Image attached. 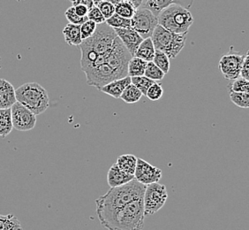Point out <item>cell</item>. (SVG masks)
Listing matches in <instances>:
<instances>
[{
	"label": "cell",
	"mask_w": 249,
	"mask_h": 230,
	"mask_svg": "<svg viewBox=\"0 0 249 230\" xmlns=\"http://www.w3.org/2000/svg\"><path fill=\"white\" fill-rule=\"evenodd\" d=\"M146 185L135 179L110 191L96 200V214L101 225L107 229L120 210L130 202L143 197Z\"/></svg>",
	"instance_id": "cell-1"
},
{
	"label": "cell",
	"mask_w": 249,
	"mask_h": 230,
	"mask_svg": "<svg viewBox=\"0 0 249 230\" xmlns=\"http://www.w3.org/2000/svg\"><path fill=\"white\" fill-rule=\"evenodd\" d=\"M16 100L27 107L35 115H39L48 109V92L37 82H27L15 90Z\"/></svg>",
	"instance_id": "cell-2"
},
{
	"label": "cell",
	"mask_w": 249,
	"mask_h": 230,
	"mask_svg": "<svg viewBox=\"0 0 249 230\" xmlns=\"http://www.w3.org/2000/svg\"><path fill=\"white\" fill-rule=\"evenodd\" d=\"M142 197L130 202L115 216L108 230H142L144 227Z\"/></svg>",
	"instance_id": "cell-3"
},
{
	"label": "cell",
	"mask_w": 249,
	"mask_h": 230,
	"mask_svg": "<svg viewBox=\"0 0 249 230\" xmlns=\"http://www.w3.org/2000/svg\"><path fill=\"white\" fill-rule=\"evenodd\" d=\"M158 25L173 33L188 32L194 23V17L189 10L180 5H171L160 12L158 16Z\"/></svg>",
	"instance_id": "cell-4"
},
{
	"label": "cell",
	"mask_w": 249,
	"mask_h": 230,
	"mask_svg": "<svg viewBox=\"0 0 249 230\" xmlns=\"http://www.w3.org/2000/svg\"><path fill=\"white\" fill-rule=\"evenodd\" d=\"M187 33H173L158 25L154 29L151 40L156 50L166 54L169 58H175L186 44Z\"/></svg>",
	"instance_id": "cell-5"
},
{
	"label": "cell",
	"mask_w": 249,
	"mask_h": 230,
	"mask_svg": "<svg viewBox=\"0 0 249 230\" xmlns=\"http://www.w3.org/2000/svg\"><path fill=\"white\" fill-rule=\"evenodd\" d=\"M117 37L114 29L105 22L96 25V31L90 38L82 40L81 44L102 55L110 52Z\"/></svg>",
	"instance_id": "cell-6"
},
{
	"label": "cell",
	"mask_w": 249,
	"mask_h": 230,
	"mask_svg": "<svg viewBox=\"0 0 249 230\" xmlns=\"http://www.w3.org/2000/svg\"><path fill=\"white\" fill-rule=\"evenodd\" d=\"M167 189L159 182H154L146 186L144 191V215H153L163 208L167 200Z\"/></svg>",
	"instance_id": "cell-7"
},
{
	"label": "cell",
	"mask_w": 249,
	"mask_h": 230,
	"mask_svg": "<svg viewBox=\"0 0 249 230\" xmlns=\"http://www.w3.org/2000/svg\"><path fill=\"white\" fill-rule=\"evenodd\" d=\"M131 54L124 47V44L117 37L110 52L106 53V63H107L118 75L119 78L127 76V67L131 59Z\"/></svg>",
	"instance_id": "cell-8"
},
{
	"label": "cell",
	"mask_w": 249,
	"mask_h": 230,
	"mask_svg": "<svg viewBox=\"0 0 249 230\" xmlns=\"http://www.w3.org/2000/svg\"><path fill=\"white\" fill-rule=\"evenodd\" d=\"M132 20V28L139 34L142 38H151L154 29L158 25V17L149 10L140 7L136 9Z\"/></svg>",
	"instance_id": "cell-9"
},
{
	"label": "cell",
	"mask_w": 249,
	"mask_h": 230,
	"mask_svg": "<svg viewBox=\"0 0 249 230\" xmlns=\"http://www.w3.org/2000/svg\"><path fill=\"white\" fill-rule=\"evenodd\" d=\"M83 72L86 75L87 84L89 86L96 87L97 90L114 80L120 79L117 73L107 63L87 68Z\"/></svg>",
	"instance_id": "cell-10"
},
{
	"label": "cell",
	"mask_w": 249,
	"mask_h": 230,
	"mask_svg": "<svg viewBox=\"0 0 249 230\" xmlns=\"http://www.w3.org/2000/svg\"><path fill=\"white\" fill-rule=\"evenodd\" d=\"M11 118L14 129L18 131L33 130L36 124V115L19 102H16L11 107Z\"/></svg>",
	"instance_id": "cell-11"
},
{
	"label": "cell",
	"mask_w": 249,
	"mask_h": 230,
	"mask_svg": "<svg viewBox=\"0 0 249 230\" xmlns=\"http://www.w3.org/2000/svg\"><path fill=\"white\" fill-rule=\"evenodd\" d=\"M245 55L230 53L221 58L218 68L225 79L233 81L239 78Z\"/></svg>",
	"instance_id": "cell-12"
},
{
	"label": "cell",
	"mask_w": 249,
	"mask_h": 230,
	"mask_svg": "<svg viewBox=\"0 0 249 230\" xmlns=\"http://www.w3.org/2000/svg\"><path fill=\"white\" fill-rule=\"evenodd\" d=\"M134 175L137 182L147 186L154 182H159L162 178V170L150 165L142 158H137Z\"/></svg>",
	"instance_id": "cell-13"
},
{
	"label": "cell",
	"mask_w": 249,
	"mask_h": 230,
	"mask_svg": "<svg viewBox=\"0 0 249 230\" xmlns=\"http://www.w3.org/2000/svg\"><path fill=\"white\" fill-rule=\"evenodd\" d=\"M118 38L124 44V47L129 52L132 57H134L140 44L143 39L133 28L127 29H113Z\"/></svg>",
	"instance_id": "cell-14"
},
{
	"label": "cell",
	"mask_w": 249,
	"mask_h": 230,
	"mask_svg": "<svg viewBox=\"0 0 249 230\" xmlns=\"http://www.w3.org/2000/svg\"><path fill=\"white\" fill-rule=\"evenodd\" d=\"M194 4V0H144L141 7L149 10L154 15L158 17L161 11L171 5H180L189 10Z\"/></svg>",
	"instance_id": "cell-15"
},
{
	"label": "cell",
	"mask_w": 249,
	"mask_h": 230,
	"mask_svg": "<svg viewBox=\"0 0 249 230\" xmlns=\"http://www.w3.org/2000/svg\"><path fill=\"white\" fill-rule=\"evenodd\" d=\"M14 85L5 79L0 78V109H8L16 103Z\"/></svg>",
	"instance_id": "cell-16"
},
{
	"label": "cell",
	"mask_w": 249,
	"mask_h": 230,
	"mask_svg": "<svg viewBox=\"0 0 249 230\" xmlns=\"http://www.w3.org/2000/svg\"><path fill=\"white\" fill-rule=\"evenodd\" d=\"M134 179V175L122 171L116 163L110 167L107 173V182L110 188L120 187Z\"/></svg>",
	"instance_id": "cell-17"
},
{
	"label": "cell",
	"mask_w": 249,
	"mask_h": 230,
	"mask_svg": "<svg viewBox=\"0 0 249 230\" xmlns=\"http://www.w3.org/2000/svg\"><path fill=\"white\" fill-rule=\"evenodd\" d=\"M130 83H131V77H125L110 82V83L106 84V86L102 87L98 91L118 99L120 98L122 92L124 91L127 85H129Z\"/></svg>",
	"instance_id": "cell-18"
},
{
	"label": "cell",
	"mask_w": 249,
	"mask_h": 230,
	"mask_svg": "<svg viewBox=\"0 0 249 230\" xmlns=\"http://www.w3.org/2000/svg\"><path fill=\"white\" fill-rule=\"evenodd\" d=\"M63 36L65 42L70 46H79L82 42L80 25L68 24L63 29Z\"/></svg>",
	"instance_id": "cell-19"
},
{
	"label": "cell",
	"mask_w": 249,
	"mask_h": 230,
	"mask_svg": "<svg viewBox=\"0 0 249 230\" xmlns=\"http://www.w3.org/2000/svg\"><path fill=\"white\" fill-rule=\"evenodd\" d=\"M155 52H156V49L154 46L153 42L151 40V38H149L142 40L134 56L140 58L147 62H149L153 60Z\"/></svg>",
	"instance_id": "cell-20"
},
{
	"label": "cell",
	"mask_w": 249,
	"mask_h": 230,
	"mask_svg": "<svg viewBox=\"0 0 249 230\" xmlns=\"http://www.w3.org/2000/svg\"><path fill=\"white\" fill-rule=\"evenodd\" d=\"M136 163H137V158L133 154L121 155L118 158L117 162H116L120 169L126 173L132 174V175L134 174Z\"/></svg>",
	"instance_id": "cell-21"
},
{
	"label": "cell",
	"mask_w": 249,
	"mask_h": 230,
	"mask_svg": "<svg viewBox=\"0 0 249 230\" xmlns=\"http://www.w3.org/2000/svg\"><path fill=\"white\" fill-rule=\"evenodd\" d=\"M146 65H147V61H145L140 58L135 57V56L131 58L128 62V67H127V76L129 77L144 76Z\"/></svg>",
	"instance_id": "cell-22"
},
{
	"label": "cell",
	"mask_w": 249,
	"mask_h": 230,
	"mask_svg": "<svg viewBox=\"0 0 249 230\" xmlns=\"http://www.w3.org/2000/svg\"><path fill=\"white\" fill-rule=\"evenodd\" d=\"M14 129L11 118V108L0 109V136L6 137Z\"/></svg>",
	"instance_id": "cell-23"
},
{
	"label": "cell",
	"mask_w": 249,
	"mask_h": 230,
	"mask_svg": "<svg viewBox=\"0 0 249 230\" xmlns=\"http://www.w3.org/2000/svg\"><path fill=\"white\" fill-rule=\"evenodd\" d=\"M142 96V93L134 86V84L130 83L129 85H127L124 91L122 92L120 98L126 104H134L140 101Z\"/></svg>",
	"instance_id": "cell-24"
},
{
	"label": "cell",
	"mask_w": 249,
	"mask_h": 230,
	"mask_svg": "<svg viewBox=\"0 0 249 230\" xmlns=\"http://www.w3.org/2000/svg\"><path fill=\"white\" fill-rule=\"evenodd\" d=\"M0 230H22L17 217L14 214L0 215Z\"/></svg>",
	"instance_id": "cell-25"
},
{
	"label": "cell",
	"mask_w": 249,
	"mask_h": 230,
	"mask_svg": "<svg viewBox=\"0 0 249 230\" xmlns=\"http://www.w3.org/2000/svg\"><path fill=\"white\" fill-rule=\"evenodd\" d=\"M106 23L112 29H127L132 28V20L121 17L117 14H114L109 19H106Z\"/></svg>",
	"instance_id": "cell-26"
},
{
	"label": "cell",
	"mask_w": 249,
	"mask_h": 230,
	"mask_svg": "<svg viewBox=\"0 0 249 230\" xmlns=\"http://www.w3.org/2000/svg\"><path fill=\"white\" fill-rule=\"evenodd\" d=\"M164 75L165 74L159 67H157L152 61L147 62L146 68L144 71V77L149 78L154 82H158L163 80Z\"/></svg>",
	"instance_id": "cell-27"
},
{
	"label": "cell",
	"mask_w": 249,
	"mask_h": 230,
	"mask_svg": "<svg viewBox=\"0 0 249 230\" xmlns=\"http://www.w3.org/2000/svg\"><path fill=\"white\" fill-rule=\"evenodd\" d=\"M152 62L159 67L164 74H167L170 71V58H168L166 54L156 50L155 55H154L153 60Z\"/></svg>",
	"instance_id": "cell-28"
},
{
	"label": "cell",
	"mask_w": 249,
	"mask_h": 230,
	"mask_svg": "<svg viewBox=\"0 0 249 230\" xmlns=\"http://www.w3.org/2000/svg\"><path fill=\"white\" fill-rule=\"evenodd\" d=\"M136 9L128 2L122 0L115 5V14L126 19H132Z\"/></svg>",
	"instance_id": "cell-29"
},
{
	"label": "cell",
	"mask_w": 249,
	"mask_h": 230,
	"mask_svg": "<svg viewBox=\"0 0 249 230\" xmlns=\"http://www.w3.org/2000/svg\"><path fill=\"white\" fill-rule=\"evenodd\" d=\"M154 82H155L154 81L144 76L131 77V83L134 84V86L136 87L144 96L146 95L148 89L151 84H153Z\"/></svg>",
	"instance_id": "cell-30"
},
{
	"label": "cell",
	"mask_w": 249,
	"mask_h": 230,
	"mask_svg": "<svg viewBox=\"0 0 249 230\" xmlns=\"http://www.w3.org/2000/svg\"><path fill=\"white\" fill-rule=\"evenodd\" d=\"M229 92H242V93H249V82L242 77H239L232 81L228 86Z\"/></svg>",
	"instance_id": "cell-31"
},
{
	"label": "cell",
	"mask_w": 249,
	"mask_h": 230,
	"mask_svg": "<svg viewBox=\"0 0 249 230\" xmlns=\"http://www.w3.org/2000/svg\"><path fill=\"white\" fill-rule=\"evenodd\" d=\"M230 98L235 106H239L240 108H249V94L242 92H230Z\"/></svg>",
	"instance_id": "cell-32"
},
{
	"label": "cell",
	"mask_w": 249,
	"mask_h": 230,
	"mask_svg": "<svg viewBox=\"0 0 249 230\" xmlns=\"http://www.w3.org/2000/svg\"><path fill=\"white\" fill-rule=\"evenodd\" d=\"M163 94V87L161 85V83L158 82H154L153 84H151L145 96L149 98V100L158 101L162 97Z\"/></svg>",
	"instance_id": "cell-33"
},
{
	"label": "cell",
	"mask_w": 249,
	"mask_h": 230,
	"mask_svg": "<svg viewBox=\"0 0 249 230\" xmlns=\"http://www.w3.org/2000/svg\"><path fill=\"white\" fill-rule=\"evenodd\" d=\"M96 25L94 21L88 19L85 22H83L80 28H81V36L82 40L90 38L94 32L96 31Z\"/></svg>",
	"instance_id": "cell-34"
},
{
	"label": "cell",
	"mask_w": 249,
	"mask_h": 230,
	"mask_svg": "<svg viewBox=\"0 0 249 230\" xmlns=\"http://www.w3.org/2000/svg\"><path fill=\"white\" fill-rule=\"evenodd\" d=\"M96 6L98 7V9L100 10L102 15L106 19H109L110 17L115 14V5H112L111 3L106 1V0L98 3Z\"/></svg>",
	"instance_id": "cell-35"
},
{
	"label": "cell",
	"mask_w": 249,
	"mask_h": 230,
	"mask_svg": "<svg viewBox=\"0 0 249 230\" xmlns=\"http://www.w3.org/2000/svg\"><path fill=\"white\" fill-rule=\"evenodd\" d=\"M65 16H66L67 20L69 21V23H72V24L80 25L81 26L83 22L88 20V17L78 16L76 13H75V11H74V7L72 5L66 11Z\"/></svg>",
	"instance_id": "cell-36"
},
{
	"label": "cell",
	"mask_w": 249,
	"mask_h": 230,
	"mask_svg": "<svg viewBox=\"0 0 249 230\" xmlns=\"http://www.w3.org/2000/svg\"><path fill=\"white\" fill-rule=\"evenodd\" d=\"M88 19L94 21L96 24H101V23H105L106 19L102 15L100 10L98 9V7L96 5H94L91 9L89 11L88 13Z\"/></svg>",
	"instance_id": "cell-37"
},
{
	"label": "cell",
	"mask_w": 249,
	"mask_h": 230,
	"mask_svg": "<svg viewBox=\"0 0 249 230\" xmlns=\"http://www.w3.org/2000/svg\"><path fill=\"white\" fill-rule=\"evenodd\" d=\"M249 53L245 54L244 60L242 63V67L240 69V77L244 78L246 80L249 79Z\"/></svg>",
	"instance_id": "cell-38"
},
{
	"label": "cell",
	"mask_w": 249,
	"mask_h": 230,
	"mask_svg": "<svg viewBox=\"0 0 249 230\" xmlns=\"http://www.w3.org/2000/svg\"><path fill=\"white\" fill-rule=\"evenodd\" d=\"M72 6L75 5H82L86 6L89 10L91 9L92 7L95 5L93 0H75L74 2H72Z\"/></svg>",
	"instance_id": "cell-39"
},
{
	"label": "cell",
	"mask_w": 249,
	"mask_h": 230,
	"mask_svg": "<svg viewBox=\"0 0 249 230\" xmlns=\"http://www.w3.org/2000/svg\"><path fill=\"white\" fill-rule=\"evenodd\" d=\"M73 7H74V11H75L76 15H78V16H80V17H87L88 13H89V10L88 9L86 6H84V5H78L73 6Z\"/></svg>",
	"instance_id": "cell-40"
},
{
	"label": "cell",
	"mask_w": 249,
	"mask_h": 230,
	"mask_svg": "<svg viewBox=\"0 0 249 230\" xmlns=\"http://www.w3.org/2000/svg\"><path fill=\"white\" fill-rule=\"evenodd\" d=\"M124 1H126V2L130 3L131 5L134 6L135 9H138V8H140V7L142 5L144 2V0H124Z\"/></svg>",
	"instance_id": "cell-41"
},
{
	"label": "cell",
	"mask_w": 249,
	"mask_h": 230,
	"mask_svg": "<svg viewBox=\"0 0 249 230\" xmlns=\"http://www.w3.org/2000/svg\"><path fill=\"white\" fill-rule=\"evenodd\" d=\"M106 1H108V2H110V3H111L112 5H116L117 4H119V3H120L122 0H106Z\"/></svg>",
	"instance_id": "cell-42"
},
{
	"label": "cell",
	"mask_w": 249,
	"mask_h": 230,
	"mask_svg": "<svg viewBox=\"0 0 249 230\" xmlns=\"http://www.w3.org/2000/svg\"><path fill=\"white\" fill-rule=\"evenodd\" d=\"M102 1H104V0H93V2H94L95 5H97L98 3H100V2H102Z\"/></svg>",
	"instance_id": "cell-43"
},
{
	"label": "cell",
	"mask_w": 249,
	"mask_h": 230,
	"mask_svg": "<svg viewBox=\"0 0 249 230\" xmlns=\"http://www.w3.org/2000/svg\"><path fill=\"white\" fill-rule=\"evenodd\" d=\"M70 1H71V2H72H72H74V1H75V0H70Z\"/></svg>",
	"instance_id": "cell-44"
}]
</instances>
